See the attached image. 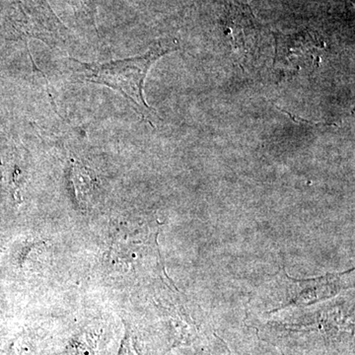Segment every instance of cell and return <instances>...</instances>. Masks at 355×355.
Wrapping results in <instances>:
<instances>
[{"instance_id": "obj_1", "label": "cell", "mask_w": 355, "mask_h": 355, "mask_svg": "<svg viewBox=\"0 0 355 355\" xmlns=\"http://www.w3.org/2000/svg\"><path fill=\"white\" fill-rule=\"evenodd\" d=\"M179 48L176 41L163 40L155 42L144 55L139 57L114 60L105 64H85L69 58L73 62L72 80L74 83L100 84L108 86L120 92L123 97L132 103L135 111L148 118L153 109L144 99V81L151 67L163 55L176 51Z\"/></svg>"}, {"instance_id": "obj_2", "label": "cell", "mask_w": 355, "mask_h": 355, "mask_svg": "<svg viewBox=\"0 0 355 355\" xmlns=\"http://www.w3.org/2000/svg\"><path fill=\"white\" fill-rule=\"evenodd\" d=\"M342 275H326L318 279L308 280L292 279L284 273L286 295L282 302L284 306H306L319 300L331 298L338 293L343 287Z\"/></svg>"}, {"instance_id": "obj_3", "label": "cell", "mask_w": 355, "mask_h": 355, "mask_svg": "<svg viewBox=\"0 0 355 355\" xmlns=\"http://www.w3.org/2000/svg\"><path fill=\"white\" fill-rule=\"evenodd\" d=\"M84 3L87 6L88 12L94 16L96 9V0H84Z\"/></svg>"}]
</instances>
